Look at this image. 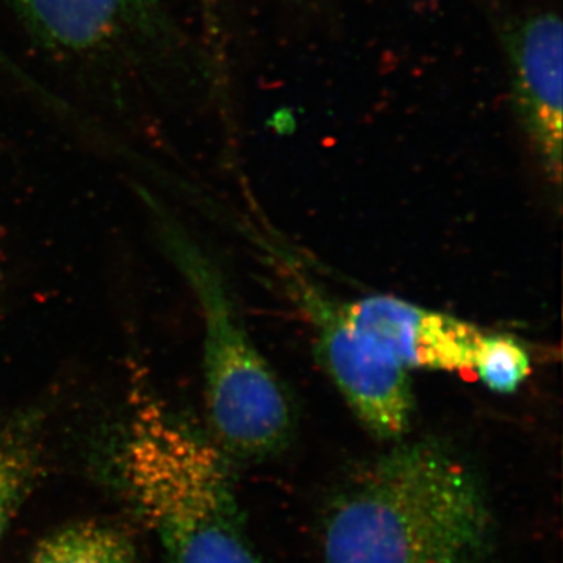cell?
Masks as SVG:
<instances>
[{"instance_id":"8fae6325","label":"cell","mask_w":563,"mask_h":563,"mask_svg":"<svg viewBox=\"0 0 563 563\" xmlns=\"http://www.w3.org/2000/svg\"><path fill=\"white\" fill-rule=\"evenodd\" d=\"M201 10L206 43L209 47L211 70L218 76L228 73L224 24H222L220 0H198Z\"/></svg>"},{"instance_id":"ba28073f","label":"cell","mask_w":563,"mask_h":563,"mask_svg":"<svg viewBox=\"0 0 563 563\" xmlns=\"http://www.w3.org/2000/svg\"><path fill=\"white\" fill-rule=\"evenodd\" d=\"M44 439L43 407L24 406L0 415V542L38 483Z\"/></svg>"},{"instance_id":"5b68a950","label":"cell","mask_w":563,"mask_h":563,"mask_svg":"<svg viewBox=\"0 0 563 563\" xmlns=\"http://www.w3.org/2000/svg\"><path fill=\"white\" fill-rule=\"evenodd\" d=\"M299 290L314 322L321 362L352 412L377 439H401L413 413L407 369L362 335L344 317L343 306L322 298L310 285L301 284Z\"/></svg>"},{"instance_id":"277c9868","label":"cell","mask_w":563,"mask_h":563,"mask_svg":"<svg viewBox=\"0 0 563 563\" xmlns=\"http://www.w3.org/2000/svg\"><path fill=\"white\" fill-rule=\"evenodd\" d=\"M41 46L65 58L107 62L165 51L176 38L163 0H10Z\"/></svg>"},{"instance_id":"7c38bea8","label":"cell","mask_w":563,"mask_h":563,"mask_svg":"<svg viewBox=\"0 0 563 563\" xmlns=\"http://www.w3.org/2000/svg\"><path fill=\"white\" fill-rule=\"evenodd\" d=\"M299 2H312V0H299Z\"/></svg>"},{"instance_id":"8992f818","label":"cell","mask_w":563,"mask_h":563,"mask_svg":"<svg viewBox=\"0 0 563 563\" xmlns=\"http://www.w3.org/2000/svg\"><path fill=\"white\" fill-rule=\"evenodd\" d=\"M510 101L548 177H562V20L536 10L503 25Z\"/></svg>"},{"instance_id":"7a4b0ae2","label":"cell","mask_w":563,"mask_h":563,"mask_svg":"<svg viewBox=\"0 0 563 563\" xmlns=\"http://www.w3.org/2000/svg\"><path fill=\"white\" fill-rule=\"evenodd\" d=\"M110 461L166 563H262L244 526L231 459L140 377L114 426Z\"/></svg>"},{"instance_id":"52a82bcc","label":"cell","mask_w":563,"mask_h":563,"mask_svg":"<svg viewBox=\"0 0 563 563\" xmlns=\"http://www.w3.org/2000/svg\"><path fill=\"white\" fill-rule=\"evenodd\" d=\"M344 317L404 368L468 372L484 333L451 314L431 312L393 296L343 306Z\"/></svg>"},{"instance_id":"6da1fadb","label":"cell","mask_w":563,"mask_h":563,"mask_svg":"<svg viewBox=\"0 0 563 563\" xmlns=\"http://www.w3.org/2000/svg\"><path fill=\"white\" fill-rule=\"evenodd\" d=\"M496 525L481 477L433 440L399 444L336 492L322 563H484Z\"/></svg>"},{"instance_id":"9c48e42d","label":"cell","mask_w":563,"mask_h":563,"mask_svg":"<svg viewBox=\"0 0 563 563\" xmlns=\"http://www.w3.org/2000/svg\"><path fill=\"white\" fill-rule=\"evenodd\" d=\"M29 563H136V550L118 526L85 520L46 537Z\"/></svg>"},{"instance_id":"3957f363","label":"cell","mask_w":563,"mask_h":563,"mask_svg":"<svg viewBox=\"0 0 563 563\" xmlns=\"http://www.w3.org/2000/svg\"><path fill=\"white\" fill-rule=\"evenodd\" d=\"M169 262L198 302L203 396L210 437L229 459L263 461L287 446L295 412L288 393L252 342L224 277L201 244L152 196H144Z\"/></svg>"},{"instance_id":"30bf717a","label":"cell","mask_w":563,"mask_h":563,"mask_svg":"<svg viewBox=\"0 0 563 563\" xmlns=\"http://www.w3.org/2000/svg\"><path fill=\"white\" fill-rule=\"evenodd\" d=\"M473 369L492 391L514 393L528 379L531 358L517 340L507 335H484L474 357Z\"/></svg>"}]
</instances>
